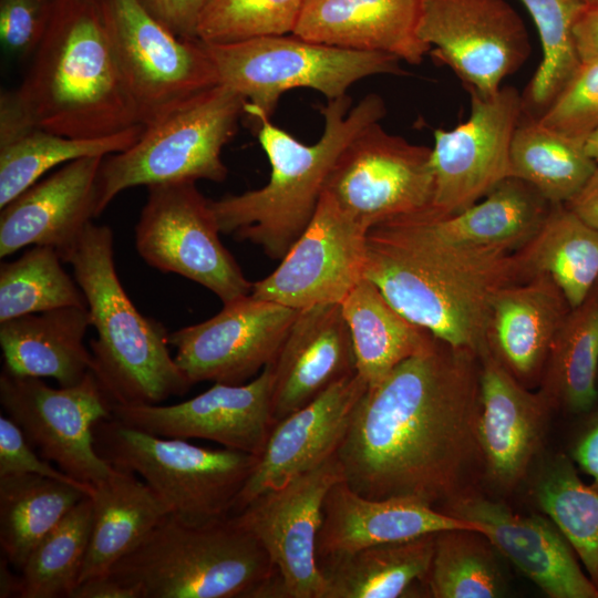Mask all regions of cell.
Returning <instances> with one entry per match:
<instances>
[{"label": "cell", "mask_w": 598, "mask_h": 598, "mask_svg": "<svg viewBox=\"0 0 598 598\" xmlns=\"http://www.w3.org/2000/svg\"><path fill=\"white\" fill-rule=\"evenodd\" d=\"M439 511L481 524L498 551L550 598H598V588L585 576L575 551L547 517L520 515L474 489Z\"/></svg>", "instance_id": "obj_21"}, {"label": "cell", "mask_w": 598, "mask_h": 598, "mask_svg": "<svg viewBox=\"0 0 598 598\" xmlns=\"http://www.w3.org/2000/svg\"><path fill=\"white\" fill-rule=\"evenodd\" d=\"M532 493L598 588V491L581 482L567 456L556 454L540 466Z\"/></svg>", "instance_id": "obj_38"}, {"label": "cell", "mask_w": 598, "mask_h": 598, "mask_svg": "<svg viewBox=\"0 0 598 598\" xmlns=\"http://www.w3.org/2000/svg\"><path fill=\"white\" fill-rule=\"evenodd\" d=\"M104 157L62 165L1 208L0 257L25 246H50L61 259L99 216V173Z\"/></svg>", "instance_id": "obj_23"}, {"label": "cell", "mask_w": 598, "mask_h": 598, "mask_svg": "<svg viewBox=\"0 0 598 598\" xmlns=\"http://www.w3.org/2000/svg\"><path fill=\"white\" fill-rule=\"evenodd\" d=\"M436 533L318 561L326 598H399L426 581Z\"/></svg>", "instance_id": "obj_32"}, {"label": "cell", "mask_w": 598, "mask_h": 598, "mask_svg": "<svg viewBox=\"0 0 598 598\" xmlns=\"http://www.w3.org/2000/svg\"><path fill=\"white\" fill-rule=\"evenodd\" d=\"M87 494L72 484L40 475L0 476V546L20 570L35 545Z\"/></svg>", "instance_id": "obj_35"}, {"label": "cell", "mask_w": 598, "mask_h": 598, "mask_svg": "<svg viewBox=\"0 0 598 598\" xmlns=\"http://www.w3.org/2000/svg\"><path fill=\"white\" fill-rule=\"evenodd\" d=\"M537 29L543 58L523 99V113L538 117L580 65L574 40L579 0H520Z\"/></svg>", "instance_id": "obj_42"}, {"label": "cell", "mask_w": 598, "mask_h": 598, "mask_svg": "<svg viewBox=\"0 0 598 598\" xmlns=\"http://www.w3.org/2000/svg\"><path fill=\"white\" fill-rule=\"evenodd\" d=\"M9 565L4 557L0 559V598L19 596L20 577L13 574Z\"/></svg>", "instance_id": "obj_52"}, {"label": "cell", "mask_w": 598, "mask_h": 598, "mask_svg": "<svg viewBox=\"0 0 598 598\" xmlns=\"http://www.w3.org/2000/svg\"><path fill=\"white\" fill-rule=\"evenodd\" d=\"M574 461L592 477V488L598 491V412L577 439L573 452Z\"/></svg>", "instance_id": "obj_49"}, {"label": "cell", "mask_w": 598, "mask_h": 598, "mask_svg": "<svg viewBox=\"0 0 598 598\" xmlns=\"http://www.w3.org/2000/svg\"><path fill=\"white\" fill-rule=\"evenodd\" d=\"M297 309L252 297L224 303L214 317L168 334L174 359L194 385L243 384L271 363Z\"/></svg>", "instance_id": "obj_17"}, {"label": "cell", "mask_w": 598, "mask_h": 598, "mask_svg": "<svg viewBox=\"0 0 598 598\" xmlns=\"http://www.w3.org/2000/svg\"><path fill=\"white\" fill-rule=\"evenodd\" d=\"M136 125L100 138H74L30 121L13 90L0 94V208L35 184L51 168L83 157L123 152L142 135Z\"/></svg>", "instance_id": "obj_28"}, {"label": "cell", "mask_w": 598, "mask_h": 598, "mask_svg": "<svg viewBox=\"0 0 598 598\" xmlns=\"http://www.w3.org/2000/svg\"><path fill=\"white\" fill-rule=\"evenodd\" d=\"M147 190L135 227V247L144 261L202 285L223 303L250 295L252 282L221 243L209 199L195 182L156 184Z\"/></svg>", "instance_id": "obj_11"}, {"label": "cell", "mask_w": 598, "mask_h": 598, "mask_svg": "<svg viewBox=\"0 0 598 598\" xmlns=\"http://www.w3.org/2000/svg\"><path fill=\"white\" fill-rule=\"evenodd\" d=\"M272 384L269 363L246 383H214L205 392L171 405L114 404L112 416L157 436L202 439L259 456L275 424Z\"/></svg>", "instance_id": "obj_19"}, {"label": "cell", "mask_w": 598, "mask_h": 598, "mask_svg": "<svg viewBox=\"0 0 598 598\" xmlns=\"http://www.w3.org/2000/svg\"><path fill=\"white\" fill-rule=\"evenodd\" d=\"M571 308L546 275L513 282L493 300L487 344L522 383L543 372L554 338Z\"/></svg>", "instance_id": "obj_27"}, {"label": "cell", "mask_w": 598, "mask_h": 598, "mask_svg": "<svg viewBox=\"0 0 598 598\" xmlns=\"http://www.w3.org/2000/svg\"><path fill=\"white\" fill-rule=\"evenodd\" d=\"M203 44L219 84L270 117L280 96L293 89H311L333 100L364 78L408 74L391 54L331 47L292 33Z\"/></svg>", "instance_id": "obj_9"}, {"label": "cell", "mask_w": 598, "mask_h": 598, "mask_svg": "<svg viewBox=\"0 0 598 598\" xmlns=\"http://www.w3.org/2000/svg\"><path fill=\"white\" fill-rule=\"evenodd\" d=\"M303 0H207L197 24L205 43L292 33Z\"/></svg>", "instance_id": "obj_43"}, {"label": "cell", "mask_w": 598, "mask_h": 598, "mask_svg": "<svg viewBox=\"0 0 598 598\" xmlns=\"http://www.w3.org/2000/svg\"><path fill=\"white\" fill-rule=\"evenodd\" d=\"M340 305L352 338L357 372L368 386L380 382L433 337L394 309L365 278Z\"/></svg>", "instance_id": "obj_34"}, {"label": "cell", "mask_w": 598, "mask_h": 598, "mask_svg": "<svg viewBox=\"0 0 598 598\" xmlns=\"http://www.w3.org/2000/svg\"><path fill=\"white\" fill-rule=\"evenodd\" d=\"M579 1H581L582 3H585V2H589V1H594V0H579Z\"/></svg>", "instance_id": "obj_54"}, {"label": "cell", "mask_w": 598, "mask_h": 598, "mask_svg": "<svg viewBox=\"0 0 598 598\" xmlns=\"http://www.w3.org/2000/svg\"><path fill=\"white\" fill-rule=\"evenodd\" d=\"M597 374L598 283L569 310L559 327L543 370L540 391L553 406L587 412L598 398Z\"/></svg>", "instance_id": "obj_37"}, {"label": "cell", "mask_w": 598, "mask_h": 598, "mask_svg": "<svg viewBox=\"0 0 598 598\" xmlns=\"http://www.w3.org/2000/svg\"><path fill=\"white\" fill-rule=\"evenodd\" d=\"M94 444L107 463L140 476L171 515L193 525L233 514L258 458L228 447L210 448L157 436L114 416L96 423Z\"/></svg>", "instance_id": "obj_7"}, {"label": "cell", "mask_w": 598, "mask_h": 598, "mask_svg": "<svg viewBox=\"0 0 598 598\" xmlns=\"http://www.w3.org/2000/svg\"><path fill=\"white\" fill-rule=\"evenodd\" d=\"M113 466V465H112ZM92 528L79 584L104 576L132 553L171 512L135 473L113 466L93 485Z\"/></svg>", "instance_id": "obj_30"}, {"label": "cell", "mask_w": 598, "mask_h": 598, "mask_svg": "<svg viewBox=\"0 0 598 598\" xmlns=\"http://www.w3.org/2000/svg\"><path fill=\"white\" fill-rule=\"evenodd\" d=\"M478 404V354L432 337L358 400L336 454L343 481L440 509L483 474Z\"/></svg>", "instance_id": "obj_1"}, {"label": "cell", "mask_w": 598, "mask_h": 598, "mask_svg": "<svg viewBox=\"0 0 598 598\" xmlns=\"http://www.w3.org/2000/svg\"><path fill=\"white\" fill-rule=\"evenodd\" d=\"M351 104L348 95L327 100L320 109L322 134L316 143L305 144L245 103V114L269 161L270 176L258 189L209 199L220 233L259 246L271 259H281L312 219L340 153L386 113L384 101L375 93Z\"/></svg>", "instance_id": "obj_3"}, {"label": "cell", "mask_w": 598, "mask_h": 598, "mask_svg": "<svg viewBox=\"0 0 598 598\" xmlns=\"http://www.w3.org/2000/svg\"><path fill=\"white\" fill-rule=\"evenodd\" d=\"M363 277L408 320L478 355L488 346L494 298L525 279L514 252L453 245L435 233L425 213L368 230Z\"/></svg>", "instance_id": "obj_2"}, {"label": "cell", "mask_w": 598, "mask_h": 598, "mask_svg": "<svg viewBox=\"0 0 598 598\" xmlns=\"http://www.w3.org/2000/svg\"><path fill=\"white\" fill-rule=\"evenodd\" d=\"M446 529L486 527L445 514L413 498L373 499L359 495L342 480L328 491L317 536V560L367 547L396 543Z\"/></svg>", "instance_id": "obj_25"}, {"label": "cell", "mask_w": 598, "mask_h": 598, "mask_svg": "<svg viewBox=\"0 0 598 598\" xmlns=\"http://www.w3.org/2000/svg\"><path fill=\"white\" fill-rule=\"evenodd\" d=\"M498 551L480 532L436 533L426 588L434 598H497L507 592Z\"/></svg>", "instance_id": "obj_39"}, {"label": "cell", "mask_w": 598, "mask_h": 598, "mask_svg": "<svg viewBox=\"0 0 598 598\" xmlns=\"http://www.w3.org/2000/svg\"><path fill=\"white\" fill-rule=\"evenodd\" d=\"M13 92L32 123L63 136L100 138L142 125L96 0L58 1Z\"/></svg>", "instance_id": "obj_4"}, {"label": "cell", "mask_w": 598, "mask_h": 598, "mask_svg": "<svg viewBox=\"0 0 598 598\" xmlns=\"http://www.w3.org/2000/svg\"><path fill=\"white\" fill-rule=\"evenodd\" d=\"M511 177L533 186L548 203L567 204L588 182L598 165L585 143L523 114L509 152Z\"/></svg>", "instance_id": "obj_36"}, {"label": "cell", "mask_w": 598, "mask_h": 598, "mask_svg": "<svg viewBox=\"0 0 598 598\" xmlns=\"http://www.w3.org/2000/svg\"><path fill=\"white\" fill-rule=\"evenodd\" d=\"M107 575L140 598H265L278 579L262 545L234 515L193 525L169 514Z\"/></svg>", "instance_id": "obj_6"}, {"label": "cell", "mask_w": 598, "mask_h": 598, "mask_svg": "<svg viewBox=\"0 0 598 598\" xmlns=\"http://www.w3.org/2000/svg\"><path fill=\"white\" fill-rule=\"evenodd\" d=\"M525 278L548 276L570 308L598 283V230L567 205H551L533 238L515 252Z\"/></svg>", "instance_id": "obj_33"}, {"label": "cell", "mask_w": 598, "mask_h": 598, "mask_svg": "<svg viewBox=\"0 0 598 598\" xmlns=\"http://www.w3.org/2000/svg\"><path fill=\"white\" fill-rule=\"evenodd\" d=\"M55 248L32 246L0 266V322L58 308L87 307L85 296L63 268Z\"/></svg>", "instance_id": "obj_41"}, {"label": "cell", "mask_w": 598, "mask_h": 598, "mask_svg": "<svg viewBox=\"0 0 598 598\" xmlns=\"http://www.w3.org/2000/svg\"><path fill=\"white\" fill-rule=\"evenodd\" d=\"M87 307L70 306L0 322L3 369L14 375L53 378L60 386L79 383L93 368L84 344Z\"/></svg>", "instance_id": "obj_29"}, {"label": "cell", "mask_w": 598, "mask_h": 598, "mask_svg": "<svg viewBox=\"0 0 598 598\" xmlns=\"http://www.w3.org/2000/svg\"><path fill=\"white\" fill-rule=\"evenodd\" d=\"M538 120L545 126L585 143L598 128V60L581 62Z\"/></svg>", "instance_id": "obj_44"}, {"label": "cell", "mask_w": 598, "mask_h": 598, "mask_svg": "<svg viewBox=\"0 0 598 598\" xmlns=\"http://www.w3.org/2000/svg\"><path fill=\"white\" fill-rule=\"evenodd\" d=\"M0 403L38 453L64 473L90 485L111 473L95 448L94 427L112 416L113 402L92 370L79 383L55 389L2 369Z\"/></svg>", "instance_id": "obj_13"}, {"label": "cell", "mask_w": 598, "mask_h": 598, "mask_svg": "<svg viewBox=\"0 0 598 598\" xmlns=\"http://www.w3.org/2000/svg\"><path fill=\"white\" fill-rule=\"evenodd\" d=\"M367 233L323 192L309 225L250 295L297 310L341 303L364 278Z\"/></svg>", "instance_id": "obj_18"}, {"label": "cell", "mask_w": 598, "mask_h": 598, "mask_svg": "<svg viewBox=\"0 0 598 598\" xmlns=\"http://www.w3.org/2000/svg\"><path fill=\"white\" fill-rule=\"evenodd\" d=\"M69 598H140L131 587L109 575L92 577L81 581Z\"/></svg>", "instance_id": "obj_50"}, {"label": "cell", "mask_w": 598, "mask_h": 598, "mask_svg": "<svg viewBox=\"0 0 598 598\" xmlns=\"http://www.w3.org/2000/svg\"><path fill=\"white\" fill-rule=\"evenodd\" d=\"M526 182L507 177L472 206L447 216L425 213L446 241L468 249L516 252L538 231L550 210Z\"/></svg>", "instance_id": "obj_31"}, {"label": "cell", "mask_w": 598, "mask_h": 598, "mask_svg": "<svg viewBox=\"0 0 598 598\" xmlns=\"http://www.w3.org/2000/svg\"><path fill=\"white\" fill-rule=\"evenodd\" d=\"M478 359L477 439L483 476L495 489L509 492L538 457L553 405L542 391L527 390L488 346Z\"/></svg>", "instance_id": "obj_20"}, {"label": "cell", "mask_w": 598, "mask_h": 598, "mask_svg": "<svg viewBox=\"0 0 598 598\" xmlns=\"http://www.w3.org/2000/svg\"><path fill=\"white\" fill-rule=\"evenodd\" d=\"M142 125L219 84L203 42L182 39L140 0H96Z\"/></svg>", "instance_id": "obj_10"}, {"label": "cell", "mask_w": 598, "mask_h": 598, "mask_svg": "<svg viewBox=\"0 0 598 598\" xmlns=\"http://www.w3.org/2000/svg\"><path fill=\"white\" fill-rule=\"evenodd\" d=\"M92 528V502L81 499L32 549L19 570L20 598L68 597L79 584Z\"/></svg>", "instance_id": "obj_40"}, {"label": "cell", "mask_w": 598, "mask_h": 598, "mask_svg": "<svg viewBox=\"0 0 598 598\" xmlns=\"http://www.w3.org/2000/svg\"><path fill=\"white\" fill-rule=\"evenodd\" d=\"M245 103L239 94L217 84L146 125L127 150L104 157L99 173V215L131 187L224 182L228 171L221 152L237 132Z\"/></svg>", "instance_id": "obj_8"}, {"label": "cell", "mask_w": 598, "mask_h": 598, "mask_svg": "<svg viewBox=\"0 0 598 598\" xmlns=\"http://www.w3.org/2000/svg\"><path fill=\"white\" fill-rule=\"evenodd\" d=\"M59 0H0V40L16 58L32 56L44 38Z\"/></svg>", "instance_id": "obj_45"}, {"label": "cell", "mask_w": 598, "mask_h": 598, "mask_svg": "<svg viewBox=\"0 0 598 598\" xmlns=\"http://www.w3.org/2000/svg\"><path fill=\"white\" fill-rule=\"evenodd\" d=\"M271 363L275 423L357 373L352 338L341 305H317L298 310Z\"/></svg>", "instance_id": "obj_24"}, {"label": "cell", "mask_w": 598, "mask_h": 598, "mask_svg": "<svg viewBox=\"0 0 598 598\" xmlns=\"http://www.w3.org/2000/svg\"><path fill=\"white\" fill-rule=\"evenodd\" d=\"M82 289L97 337L92 371L114 404H159L193 385L172 357L168 332L127 296L114 262L113 231L87 225L63 256Z\"/></svg>", "instance_id": "obj_5"}, {"label": "cell", "mask_w": 598, "mask_h": 598, "mask_svg": "<svg viewBox=\"0 0 598 598\" xmlns=\"http://www.w3.org/2000/svg\"><path fill=\"white\" fill-rule=\"evenodd\" d=\"M323 192L368 230L429 212L434 194L432 147L412 144L372 123L340 153Z\"/></svg>", "instance_id": "obj_12"}, {"label": "cell", "mask_w": 598, "mask_h": 598, "mask_svg": "<svg viewBox=\"0 0 598 598\" xmlns=\"http://www.w3.org/2000/svg\"><path fill=\"white\" fill-rule=\"evenodd\" d=\"M585 148L588 155L598 165V128H596L585 141Z\"/></svg>", "instance_id": "obj_53"}, {"label": "cell", "mask_w": 598, "mask_h": 598, "mask_svg": "<svg viewBox=\"0 0 598 598\" xmlns=\"http://www.w3.org/2000/svg\"><path fill=\"white\" fill-rule=\"evenodd\" d=\"M573 33L580 62L598 60V0L582 3Z\"/></svg>", "instance_id": "obj_48"}, {"label": "cell", "mask_w": 598, "mask_h": 598, "mask_svg": "<svg viewBox=\"0 0 598 598\" xmlns=\"http://www.w3.org/2000/svg\"><path fill=\"white\" fill-rule=\"evenodd\" d=\"M342 478L333 455L285 485L261 493L234 514L267 551L278 576L277 597L326 598L317 536L324 497Z\"/></svg>", "instance_id": "obj_15"}, {"label": "cell", "mask_w": 598, "mask_h": 598, "mask_svg": "<svg viewBox=\"0 0 598 598\" xmlns=\"http://www.w3.org/2000/svg\"><path fill=\"white\" fill-rule=\"evenodd\" d=\"M567 205L585 223L598 230V168Z\"/></svg>", "instance_id": "obj_51"}, {"label": "cell", "mask_w": 598, "mask_h": 598, "mask_svg": "<svg viewBox=\"0 0 598 598\" xmlns=\"http://www.w3.org/2000/svg\"><path fill=\"white\" fill-rule=\"evenodd\" d=\"M419 37L468 92L496 94L532 48L520 17L505 0H423Z\"/></svg>", "instance_id": "obj_14"}, {"label": "cell", "mask_w": 598, "mask_h": 598, "mask_svg": "<svg viewBox=\"0 0 598 598\" xmlns=\"http://www.w3.org/2000/svg\"><path fill=\"white\" fill-rule=\"evenodd\" d=\"M471 112L451 130L433 131V216L458 213L511 177L509 152L523 116L522 94L502 86L488 97L468 92Z\"/></svg>", "instance_id": "obj_16"}, {"label": "cell", "mask_w": 598, "mask_h": 598, "mask_svg": "<svg viewBox=\"0 0 598 598\" xmlns=\"http://www.w3.org/2000/svg\"><path fill=\"white\" fill-rule=\"evenodd\" d=\"M144 8L182 39H197V24L207 0H140Z\"/></svg>", "instance_id": "obj_47"}, {"label": "cell", "mask_w": 598, "mask_h": 598, "mask_svg": "<svg viewBox=\"0 0 598 598\" xmlns=\"http://www.w3.org/2000/svg\"><path fill=\"white\" fill-rule=\"evenodd\" d=\"M13 474H33L55 478L82 488L87 496L93 485L82 483L62 470L42 460L33 451L19 425L8 415L0 417V476Z\"/></svg>", "instance_id": "obj_46"}, {"label": "cell", "mask_w": 598, "mask_h": 598, "mask_svg": "<svg viewBox=\"0 0 598 598\" xmlns=\"http://www.w3.org/2000/svg\"><path fill=\"white\" fill-rule=\"evenodd\" d=\"M423 0H303L292 34L331 47L383 52L420 64L431 48L417 33Z\"/></svg>", "instance_id": "obj_26"}, {"label": "cell", "mask_w": 598, "mask_h": 598, "mask_svg": "<svg viewBox=\"0 0 598 598\" xmlns=\"http://www.w3.org/2000/svg\"><path fill=\"white\" fill-rule=\"evenodd\" d=\"M368 388L357 373L331 385L303 408L277 421L240 491L233 514L337 454L354 406Z\"/></svg>", "instance_id": "obj_22"}]
</instances>
